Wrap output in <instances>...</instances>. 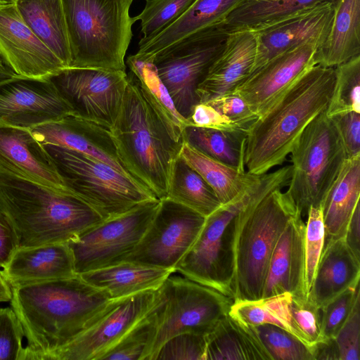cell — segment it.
Returning a JSON list of instances; mask_svg holds the SVG:
<instances>
[{"instance_id":"7a4b0ae2","label":"cell","mask_w":360,"mask_h":360,"mask_svg":"<svg viewBox=\"0 0 360 360\" xmlns=\"http://www.w3.org/2000/svg\"><path fill=\"white\" fill-rule=\"evenodd\" d=\"M290 174L288 165L261 175L253 198L237 215L234 300L262 297L277 240L288 221L300 212L289 194L281 191Z\"/></svg>"},{"instance_id":"680465c9","label":"cell","mask_w":360,"mask_h":360,"mask_svg":"<svg viewBox=\"0 0 360 360\" xmlns=\"http://www.w3.org/2000/svg\"><path fill=\"white\" fill-rule=\"evenodd\" d=\"M256 1H275V0H256Z\"/></svg>"},{"instance_id":"8992f818","label":"cell","mask_w":360,"mask_h":360,"mask_svg":"<svg viewBox=\"0 0 360 360\" xmlns=\"http://www.w3.org/2000/svg\"><path fill=\"white\" fill-rule=\"evenodd\" d=\"M67 27L70 68L126 71L134 0H61Z\"/></svg>"},{"instance_id":"836d02e7","label":"cell","mask_w":360,"mask_h":360,"mask_svg":"<svg viewBox=\"0 0 360 360\" xmlns=\"http://www.w3.org/2000/svg\"><path fill=\"white\" fill-rule=\"evenodd\" d=\"M127 65L136 77L147 100L165 122L174 137L183 141L184 128L190 124L176 110L166 86L159 77L152 59L141 60L135 55L127 58Z\"/></svg>"},{"instance_id":"6f0895ef","label":"cell","mask_w":360,"mask_h":360,"mask_svg":"<svg viewBox=\"0 0 360 360\" xmlns=\"http://www.w3.org/2000/svg\"><path fill=\"white\" fill-rule=\"evenodd\" d=\"M0 65L1 66H7L6 65V61L1 54V53L0 52Z\"/></svg>"},{"instance_id":"b9f144b4","label":"cell","mask_w":360,"mask_h":360,"mask_svg":"<svg viewBox=\"0 0 360 360\" xmlns=\"http://www.w3.org/2000/svg\"><path fill=\"white\" fill-rule=\"evenodd\" d=\"M304 232L305 287L308 292L326 243L321 207H310L307 213Z\"/></svg>"},{"instance_id":"5b68a950","label":"cell","mask_w":360,"mask_h":360,"mask_svg":"<svg viewBox=\"0 0 360 360\" xmlns=\"http://www.w3.org/2000/svg\"><path fill=\"white\" fill-rule=\"evenodd\" d=\"M0 207L15 229L19 247L68 243L105 219L70 191L2 172Z\"/></svg>"},{"instance_id":"60d3db41","label":"cell","mask_w":360,"mask_h":360,"mask_svg":"<svg viewBox=\"0 0 360 360\" xmlns=\"http://www.w3.org/2000/svg\"><path fill=\"white\" fill-rule=\"evenodd\" d=\"M290 309L295 336L313 349L324 340L321 332V309L307 296L297 294L292 295Z\"/></svg>"},{"instance_id":"3957f363","label":"cell","mask_w":360,"mask_h":360,"mask_svg":"<svg viewBox=\"0 0 360 360\" xmlns=\"http://www.w3.org/2000/svg\"><path fill=\"white\" fill-rule=\"evenodd\" d=\"M334 68L316 64L248 127L244 155L247 172L262 175L281 165L305 127L330 101Z\"/></svg>"},{"instance_id":"7bdbcfd3","label":"cell","mask_w":360,"mask_h":360,"mask_svg":"<svg viewBox=\"0 0 360 360\" xmlns=\"http://www.w3.org/2000/svg\"><path fill=\"white\" fill-rule=\"evenodd\" d=\"M359 298L358 284L343 291L320 308L321 332L324 340L335 337Z\"/></svg>"},{"instance_id":"ab89813d","label":"cell","mask_w":360,"mask_h":360,"mask_svg":"<svg viewBox=\"0 0 360 360\" xmlns=\"http://www.w3.org/2000/svg\"><path fill=\"white\" fill-rule=\"evenodd\" d=\"M195 0H146L134 20L141 21L142 40L149 39L177 20Z\"/></svg>"},{"instance_id":"8d00e7d4","label":"cell","mask_w":360,"mask_h":360,"mask_svg":"<svg viewBox=\"0 0 360 360\" xmlns=\"http://www.w3.org/2000/svg\"><path fill=\"white\" fill-rule=\"evenodd\" d=\"M291 293L285 292L257 300H234L229 314L248 327L271 324L295 336L291 325Z\"/></svg>"},{"instance_id":"7c38bea8","label":"cell","mask_w":360,"mask_h":360,"mask_svg":"<svg viewBox=\"0 0 360 360\" xmlns=\"http://www.w3.org/2000/svg\"><path fill=\"white\" fill-rule=\"evenodd\" d=\"M160 288L111 300L77 336L48 360H102L123 338L148 320L161 304Z\"/></svg>"},{"instance_id":"9a60e30c","label":"cell","mask_w":360,"mask_h":360,"mask_svg":"<svg viewBox=\"0 0 360 360\" xmlns=\"http://www.w3.org/2000/svg\"><path fill=\"white\" fill-rule=\"evenodd\" d=\"M49 78L71 106L74 115L110 130L127 88L126 71L68 68Z\"/></svg>"},{"instance_id":"603a6c76","label":"cell","mask_w":360,"mask_h":360,"mask_svg":"<svg viewBox=\"0 0 360 360\" xmlns=\"http://www.w3.org/2000/svg\"><path fill=\"white\" fill-rule=\"evenodd\" d=\"M298 212L287 224L272 252L262 297L285 292L307 296L305 287V223Z\"/></svg>"},{"instance_id":"bcb514c9","label":"cell","mask_w":360,"mask_h":360,"mask_svg":"<svg viewBox=\"0 0 360 360\" xmlns=\"http://www.w3.org/2000/svg\"><path fill=\"white\" fill-rule=\"evenodd\" d=\"M333 340L339 360L360 359V298Z\"/></svg>"},{"instance_id":"9c48e42d","label":"cell","mask_w":360,"mask_h":360,"mask_svg":"<svg viewBox=\"0 0 360 360\" xmlns=\"http://www.w3.org/2000/svg\"><path fill=\"white\" fill-rule=\"evenodd\" d=\"M286 191L302 214L322 202L347 158L334 122L321 112L302 131L289 153Z\"/></svg>"},{"instance_id":"f546056e","label":"cell","mask_w":360,"mask_h":360,"mask_svg":"<svg viewBox=\"0 0 360 360\" xmlns=\"http://www.w3.org/2000/svg\"><path fill=\"white\" fill-rule=\"evenodd\" d=\"M205 360H272L252 327L229 314L205 335Z\"/></svg>"},{"instance_id":"277c9868","label":"cell","mask_w":360,"mask_h":360,"mask_svg":"<svg viewBox=\"0 0 360 360\" xmlns=\"http://www.w3.org/2000/svg\"><path fill=\"white\" fill-rule=\"evenodd\" d=\"M117 117L110 129L126 172L158 200L167 197L183 141L176 139L143 94L131 72Z\"/></svg>"},{"instance_id":"f1b7e54d","label":"cell","mask_w":360,"mask_h":360,"mask_svg":"<svg viewBox=\"0 0 360 360\" xmlns=\"http://www.w3.org/2000/svg\"><path fill=\"white\" fill-rule=\"evenodd\" d=\"M360 55V0H339L330 31L316 54V64L334 68Z\"/></svg>"},{"instance_id":"484cf974","label":"cell","mask_w":360,"mask_h":360,"mask_svg":"<svg viewBox=\"0 0 360 360\" xmlns=\"http://www.w3.org/2000/svg\"><path fill=\"white\" fill-rule=\"evenodd\" d=\"M246 0H195L174 22L155 37L141 39L134 54L139 59L153 58L181 39L202 30L220 25L230 13Z\"/></svg>"},{"instance_id":"d4e9b609","label":"cell","mask_w":360,"mask_h":360,"mask_svg":"<svg viewBox=\"0 0 360 360\" xmlns=\"http://www.w3.org/2000/svg\"><path fill=\"white\" fill-rule=\"evenodd\" d=\"M360 258L344 237L327 239L308 292L309 299L321 308L347 289L359 284Z\"/></svg>"},{"instance_id":"7dc6e473","label":"cell","mask_w":360,"mask_h":360,"mask_svg":"<svg viewBox=\"0 0 360 360\" xmlns=\"http://www.w3.org/2000/svg\"><path fill=\"white\" fill-rule=\"evenodd\" d=\"M152 316L129 333L102 360H141L148 339Z\"/></svg>"},{"instance_id":"681fc988","label":"cell","mask_w":360,"mask_h":360,"mask_svg":"<svg viewBox=\"0 0 360 360\" xmlns=\"http://www.w3.org/2000/svg\"><path fill=\"white\" fill-rule=\"evenodd\" d=\"M188 121L190 124L197 127L247 133V129L220 113L208 103H197Z\"/></svg>"},{"instance_id":"9f6ffc18","label":"cell","mask_w":360,"mask_h":360,"mask_svg":"<svg viewBox=\"0 0 360 360\" xmlns=\"http://www.w3.org/2000/svg\"><path fill=\"white\" fill-rule=\"evenodd\" d=\"M16 0H0V5L13 4L15 3Z\"/></svg>"},{"instance_id":"f5cc1de1","label":"cell","mask_w":360,"mask_h":360,"mask_svg":"<svg viewBox=\"0 0 360 360\" xmlns=\"http://www.w3.org/2000/svg\"><path fill=\"white\" fill-rule=\"evenodd\" d=\"M344 239L352 252L360 258V206L354 210L347 224Z\"/></svg>"},{"instance_id":"ee69618b","label":"cell","mask_w":360,"mask_h":360,"mask_svg":"<svg viewBox=\"0 0 360 360\" xmlns=\"http://www.w3.org/2000/svg\"><path fill=\"white\" fill-rule=\"evenodd\" d=\"M22 324L12 307L0 308V360H24Z\"/></svg>"},{"instance_id":"d6a6232c","label":"cell","mask_w":360,"mask_h":360,"mask_svg":"<svg viewBox=\"0 0 360 360\" xmlns=\"http://www.w3.org/2000/svg\"><path fill=\"white\" fill-rule=\"evenodd\" d=\"M339 0H246L233 10L221 27L227 32L258 30L308 7L323 2L334 6Z\"/></svg>"},{"instance_id":"d590c367","label":"cell","mask_w":360,"mask_h":360,"mask_svg":"<svg viewBox=\"0 0 360 360\" xmlns=\"http://www.w3.org/2000/svg\"><path fill=\"white\" fill-rule=\"evenodd\" d=\"M246 133L187 125L183 142L229 166L245 170Z\"/></svg>"},{"instance_id":"5bb4252c","label":"cell","mask_w":360,"mask_h":360,"mask_svg":"<svg viewBox=\"0 0 360 360\" xmlns=\"http://www.w3.org/2000/svg\"><path fill=\"white\" fill-rule=\"evenodd\" d=\"M205 217L167 198L158 209L141 239L122 262L172 270L200 234Z\"/></svg>"},{"instance_id":"52a82bcc","label":"cell","mask_w":360,"mask_h":360,"mask_svg":"<svg viewBox=\"0 0 360 360\" xmlns=\"http://www.w3.org/2000/svg\"><path fill=\"white\" fill-rule=\"evenodd\" d=\"M43 146L65 187L105 219L143 202L158 200L131 176L101 160L56 145Z\"/></svg>"},{"instance_id":"f6af8a7d","label":"cell","mask_w":360,"mask_h":360,"mask_svg":"<svg viewBox=\"0 0 360 360\" xmlns=\"http://www.w3.org/2000/svg\"><path fill=\"white\" fill-rule=\"evenodd\" d=\"M205 335L185 333L165 342L155 360H205Z\"/></svg>"},{"instance_id":"8fae6325","label":"cell","mask_w":360,"mask_h":360,"mask_svg":"<svg viewBox=\"0 0 360 360\" xmlns=\"http://www.w3.org/2000/svg\"><path fill=\"white\" fill-rule=\"evenodd\" d=\"M227 34L221 25L210 27L181 39L149 58L176 110L187 120L199 103L196 89L222 50Z\"/></svg>"},{"instance_id":"f907efd6","label":"cell","mask_w":360,"mask_h":360,"mask_svg":"<svg viewBox=\"0 0 360 360\" xmlns=\"http://www.w3.org/2000/svg\"><path fill=\"white\" fill-rule=\"evenodd\" d=\"M330 118L338 128L347 158L360 155V113L349 112Z\"/></svg>"},{"instance_id":"c3c4849f","label":"cell","mask_w":360,"mask_h":360,"mask_svg":"<svg viewBox=\"0 0 360 360\" xmlns=\"http://www.w3.org/2000/svg\"><path fill=\"white\" fill-rule=\"evenodd\" d=\"M240 127L248 130L258 116L245 100L233 92L206 102Z\"/></svg>"},{"instance_id":"ac0fdd59","label":"cell","mask_w":360,"mask_h":360,"mask_svg":"<svg viewBox=\"0 0 360 360\" xmlns=\"http://www.w3.org/2000/svg\"><path fill=\"white\" fill-rule=\"evenodd\" d=\"M0 52L18 75L49 77L66 68L27 25L15 3L0 5Z\"/></svg>"},{"instance_id":"ba28073f","label":"cell","mask_w":360,"mask_h":360,"mask_svg":"<svg viewBox=\"0 0 360 360\" xmlns=\"http://www.w3.org/2000/svg\"><path fill=\"white\" fill-rule=\"evenodd\" d=\"M160 288L162 301L152 316L141 360H155L161 347L176 335L207 334L229 314L234 301L214 289L173 274Z\"/></svg>"},{"instance_id":"1f68e13d","label":"cell","mask_w":360,"mask_h":360,"mask_svg":"<svg viewBox=\"0 0 360 360\" xmlns=\"http://www.w3.org/2000/svg\"><path fill=\"white\" fill-rule=\"evenodd\" d=\"M180 156L210 186L222 205L245 193L260 177L210 158L186 142L182 143Z\"/></svg>"},{"instance_id":"cb8c5ba5","label":"cell","mask_w":360,"mask_h":360,"mask_svg":"<svg viewBox=\"0 0 360 360\" xmlns=\"http://www.w3.org/2000/svg\"><path fill=\"white\" fill-rule=\"evenodd\" d=\"M1 272L11 286L77 275L67 243L19 247Z\"/></svg>"},{"instance_id":"816d5d0a","label":"cell","mask_w":360,"mask_h":360,"mask_svg":"<svg viewBox=\"0 0 360 360\" xmlns=\"http://www.w3.org/2000/svg\"><path fill=\"white\" fill-rule=\"evenodd\" d=\"M19 245L15 229L0 207V271L6 267Z\"/></svg>"},{"instance_id":"d6986e66","label":"cell","mask_w":360,"mask_h":360,"mask_svg":"<svg viewBox=\"0 0 360 360\" xmlns=\"http://www.w3.org/2000/svg\"><path fill=\"white\" fill-rule=\"evenodd\" d=\"M334 5L323 2L301 10L255 31L257 49L252 72L275 56L308 41H325L331 27Z\"/></svg>"},{"instance_id":"2e32d148","label":"cell","mask_w":360,"mask_h":360,"mask_svg":"<svg viewBox=\"0 0 360 360\" xmlns=\"http://www.w3.org/2000/svg\"><path fill=\"white\" fill-rule=\"evenodd\" d=\"M73 115L49 77L15 75L0 81V124L31 128Z\"/></svg>"},{"instance_id":"7402d4cb","label":"cell","mask_w":360,"mask_h":360,"mask_svg":"<svg viewBox=\"0 0 360 360\" xmlns=\"http://www.w3.org/2000/svg\"><path fill=\"white\" fill-rule=\"evenodd\" d=\"M30 131L41 145H56L89 155L129 174L118 158L110 130L93 122L70 115Z\"/></svg>"},{"instance_id":"6da1fadb","label":"cell","mask_w":360,"mask_h":360,"mask_svg":"<svg viewBox=\"0 0 360 360\" xmlns=\"http://www.w3.org/2000/svg\"><path fill=\"white\" fill-rule=\"evenodd\" d=\"M11 287V307L27 340L24 360H48L111 300L79 275Z\"/></svg>"},{"instance_id":"74e56055","label":"cell","mask_w":360,"mask_h":360,"mask_svg":"<svg viewBox=\"0 0 360 360\" xmlns=\"http://www.w3.org/2000/svg\"><path fill=\"white\" fill-rule=\"evenodd\" d=\"M334 69L335 82L326 115L333 117L349 112L360 113V55Z\"/></svg>"},{"instance_id":"ffe728a7","label":"cell","mask_w":360,"mask_h":360,"mask_svg":"<svg viewBox=\"0 0 360 360\" xmlns=\"http://www.w3.org/2000/svg\"><path fill=\"white\" fill-rule=\"evenodd\" d=\"M0 172L69 191L51 156L28 129L0 124Z\"/></svg>"},{"instance_id":"83f0119b","label":"cell","mask_w":360,"mask_h":360,"mask_svg":"<svg viewBox=\"0 0 360 360\" xmlns=\"http://www.w3.org/2000/svg\"><path fill=\"white\" fill-rule=\"evenodd\" d=\"M360 155L347 158L321 205L326 240L342 238L359 203Z\"/></svg>"},{"instance_id":"11a10c76","label":"cell","mask_w":360,"mask_h":360,"mask_svg":"<svg viewBox=\"0 0 360 360\" xmlns=\"http://www.w3.org/2000/svg\"><path fill=\"white\" fill-rule=\"evenodd\" d=\"M15 75V73L11 68L0 65V81L9 78Z\"/></svg>"},{"instance_id":"4fadbf2b","label":"cell","mask_w":360,"mask_h":360,"mask_svg":"<svg viewBox=\"0 0 360 360\" xmlns=\"http://www.w3.org/2000/svg\"><path fill=\"white\" fill-rule=\"evenodd\" d=\"M160 200L143 202L103 219L68 243L77 274L123 261L135 248L153 219Z\"/></svg>"},{"instance_id":"e0dca14e","label":"cell","mask_w":360,"mask_h":360,"mask_svg":"<svg viewBox=\"0 0 360 360\" xmlns=\"http://www.w3.org/2000/svg\"><path fill=\"white\" fill-rule=\"evenodd\" d=\"M321 44L308 41L271 58L250 73L234 90L259 117L305 72L316 64Z\"/></svg>"},{"instance_id":"4316f807","label":"cell","mask_w":360,"mask_h":360,"mask_svg":"<svg viewBox=\"0 0 360 360\" xmlns=\"http://www.w3.org/2000/svg\"><path fill=\"white\" fill-rule=\"evenodd\" d=\"M172 274L173 271L163 268L121 262L77 275L110 300H116L159 289Z\"/></svg>"},{"instance_id":"e575fe53","label":"cell","mask_w":360,"mask_h":360,"mask_svg":"<svg viewBox=\"0 0 360 360\" xmlns=\"http://www.w3.org/2000/svg\"><path fill=\"white\" fill-rule=\"evenodd\" d=\"M166 198L205 217L222 205L210 186L185 162L180 154L173 167Z\"/></svg>"},{"instance_id":"44dd1931","label":"cell","mask_w":360,"mask_h":360,"mask_svg":"<svg viewBox=\"0 0 360 360\" xmlns=\"http://www.w3.org/2000/svg\"><path fill=\"white\" fill-rule=\"evenodd\" d=\"M257 49L255 31L242 30L228 33L222 50L196 89L199 103L233 93L251 73Z\"/></svg>"},{"instance_id":"30bf717a","label":"cell","mask_w":360,"mask_h":360,"mask_svg":"<svg viewBox=\"0 0 360 360\" xmlns=\"http://www.w3.org/2000/svg\"><path fill=\"white\" fill-rule=\"evenodd\" d=\"M261 176V175H260ZM260 181L205 218L197 239L174 272L234 300V243L236 217L253 198Z\"/></svg>"},{"instance_id":"db71d44e","label":"cell","mask_w":360,"mask_h":360,"mask_svg":"<svg viewBox=\"0 0 360 360\" xmlns=\"http://www.w3.org/2000/svg\"><path fill=\"white\" fill-rule=\"evenodd\" d=\"M11 287L0 271V302L11 301Z\"/></svg>"},{"instance_id":"4dcf8cb0","label":"cell","mask_w":360,"mask_h":360,"mask_svg":"<svg viewBox=\"0 0 360 360\" xmlns=\"http://www.w3.org/2000/svg\"><path fill=\"white\" fill-rule=\"evenodd\" d=\"M22 18L39 39L70 68L71 56L61 0H16Z\"/></svg>"},{"instance_id":"f35d334b","label":"cell","mask_w":360,"mask_h":360,"mask_svg":"<svg viewBox=\"0 0 360 360\" xmlns=\"http://www.w3.org/2000/svg\"><path fill=\"white\" fill-rule=\"evenodd\" d=\"M252 328L272 360H314L313 349L286 330L271 324Z\"/></svg>"}]
</instances>
